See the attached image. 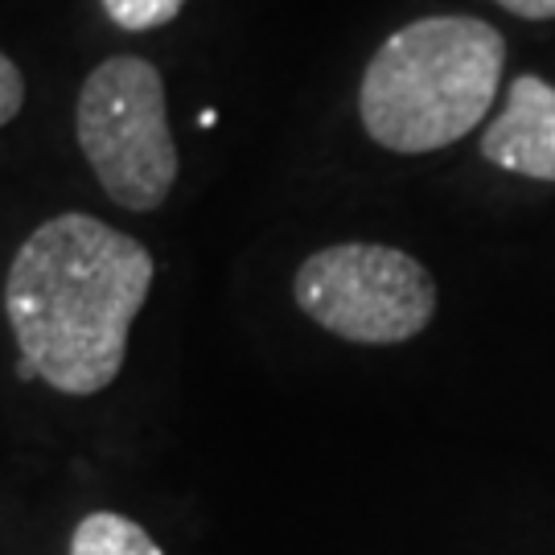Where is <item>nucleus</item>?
Returning <instances> with one entry per match:
<instances>
[{"label":"nucleus","mask_w":555,"mask_h":555,"mask_svg":"<svg viewBox=\"0 0 555 555\" xmlns=\"http://www.w3.org/2000/svg\"><path fill=\"white\" fill-rule=\"evenodd\" d=\"M153 276V251L103 219L66 210L34 227L4 276V318L21 362L62 396L107 391Z\"/></svg>","instance_id":"nucleus-1"},{"label":"nucleus","mask_w":555,"mask_h":555,"mask_svg":"<svg viewBox=\"0 0 555 555\" xmlns=\"http://www.w3.org/2000/svg\"><path fill=\"white\" fill-rule=\"evenodd\" d=\"M506 38L465 13L420 17L378 46L358 87V119L399 157L440 153L486 119L502 87Z\"/></svg>","instance_id":"nucleus-2"},{"label":"nucleus","mask_w":555,"mask_h":555,"mask_svg":"<svg viewBox=\"0 0 555 555\" xmlns=\"http://www.w3.org/2000/svg\"><path fill=\"white\" fill-rule=\"evenodd\" d=\"M75 137L103 194L153 215L178 185V144L165 107V79L149 59L116 54L100 62L79 91Z\"/></svg>","instance_id":"nucleus-3"},{"label":"nucleus","mask_w":555,"mask_h":555,"mask_svg":"<svg viewBox=\"0 0 555 555\" xmlns=\"http://www.w3.org/2000/svg\"><path fill=\"white\" fill-rule=\"evenodd\" d=\"M293 300L325 334L354 346H399L437 318V280L387 243H334L305 259Z\"/></svg>","instance_id":"nucleus-4"},{"label":"nucleus","mask_w":555,"mask_h":555,"mask_svg":"<svg viewBox=\"0 0 555 555\" xmlns=\"http://www.w3.org/2000/svg\"><path fill=\"white\" fill-rule=\"evenodd\" d=\"M481 157L531 181H555V87L539 75H518L502 116L481 137Z\"/></svg>","instance_id":"nucleus-5"},{"label":"nucleus","mask_w":555,"mask_h":555,"mask_svg":"<svg viewBox=\"0 0 555 555\" xmlns=\"http://www.w3.org/2000/svg\"><path fill=\"white\" fill-rule=\"evenodd\" d=\"M66 555H165L160 543L140 522L116 511H95L79 518V527L70 531Z\"/></svg>","instance_id":"nucleus-6"},{"label":"nucleus","mask_w":555,"mask_h":555,"mask_svg":"<svg viewBox=\"0 0 555 555\" xmlns=\"http://www.w3.org/2000/svg\"><path fill=\"white\" fill-rule=\"evenodd\" d=\"M185 9V0H103V13L116 21L124 34L160 29Z\"/></svg>","instance_id":"nucleus-7"},{"label":"nucleus","mask_w":555,"mask_h":555,"mask_svg":"<svg viewBox=\"0 0 555 555\" xmlns=\"http://www.w3.org/2000/svg\"><path fill=\"white\" fill-rule=\"evenodd\" d=\"M25 107V79L9 54H0V128H9Z\"/></svg>","instance_id":"nucleus-8"},{"label":"nucleus","mask_w":555,"mask_h":555,"mask_svg":"<svg viewBox=\"0 0 555 555\" xmlns=\"http://www.w3.org/2000/svg\"><path fill=\"white\" fill-rule=\"evenodd\" d=\"M506 13H515L522 21H552L555 17V0H494Z\"/></svg>","instance_id":"nucleus-9"}]
</instances>
